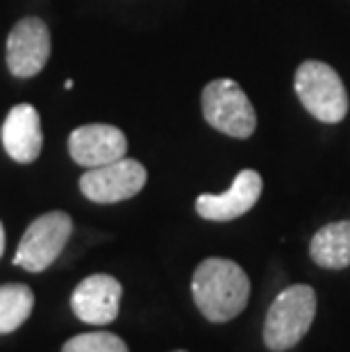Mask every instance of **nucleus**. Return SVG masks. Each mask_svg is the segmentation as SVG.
Listing matches in <instances>:
<instances>
[{"mask_svg": "<svg viewBox=\"0 0 350 352\" xmlns=\"http://www.w3.org/2000/svg\"><path fill=\"white\" fill-rule=\"evenodd\" d=\"M3 146L5 153L19 164H30L41 155L43 132L36 107L28 102L14 104L3 123Z\"/></svg>", "mask_w": 350, "mask_h": 352, "instance_id": "nucleus-11", "label": "nucleus"}, {"mask_svg": "<svg viewBox=\"0 0 350 352\" xmlns=\"http://www.w3.org/2000/svg\"><path fill=\"white\" fill-rule=\"evenodd\" d=\"M173 352H187V350H173Z\"/></svg>", "mask_w": 350, "mask_h": 352, "instance_id": "nucleus-16", "label": "nucleus"}, {"mask_svg": "<svg viewBox=\"0 0 350 352\" xmlns=\"http://www.w3.org/2000/svg\"><path fill=\"white\" fill-rule=\"evenodd\" d=\"M191 294L198 311L210 323H228L248 305L250 280L237 261L210 257L193 271Z\"/></svg>", "mask_w": 350, "mask_h": 352, "instance_id": "nucleus-1", "label": "nucleus"}, {"mask_svg": "<svg viewBox=\"0 0 350 352\" xmlns=\"http://www.w3.org/2000/svg\"><path fill=\"white\" fill-rule=\"evenodd\" d=\"M69 153L80 166L96 168L125 157L128 137L118 127L107 123L80 125L69 137Z\"/></svg>", "mask_w": 350, "mask_h": 352, "instance_id": "nucleus-10", "label": "nucleus"}, {"mask_svg": "<svg viewBox=\"0 0 350 352\" xmlns=\"http://www.w3.org/2000/svg\"><path fill=\"white\" fill-rule=\"evenodd\" d=\"M3 252H5V228L0 223V257H3Z\"/></svg>", "mask_w": 350, "mask_h": 352, "instance_id": "nucleus-15", "label": "nucleus"}, {"mask_svg": "<svg viewBox=\"0 0 350 352\" xmlns=\"http://www.w3.org/2000/svg\"><path fill=\"white\" fill-rule=\"evenodd\" d=\"M50 57V30L41 19H21L7 36V66L12 76L32 78Z\"/></svg>", "mask_w": 350, "mask_h": 352, "instance_id": "nucleus-7", "label": "nucleus"}, {"mask_svg": "<svg viewBox=\"0 0 350 352\" xmlns=\"http://www.w3.org/2000/svg\"><path fill=\"white\" fill-rule=\"evenodd\" d=\"M309 257L325 271H344L350 266V221L327 223L311 236Z\"/></svg>", "mask_w": 350, "mask_h": 352, "instance_id": "nucleus-12", "label": "nucleus"}, {"mask_svg": "<svg viewBox=\"0 0 350 352\" xmlns=\"http://www.w3.org/2000/svg\"><path fill=\"white\" fill-rule=\"evenodd\" d=\"M123 287L116 277L96 273L85 277L71 296V307L82 323L109 325L118 316Z\"/></svg>", "mask_w": 350, "mask_h": 352, "instance_id": "nucleus-8", "label": "nucleus"}, {"mask_svg": "<svg viewBox=\"0 0 350 352\" xmlns=\"http://www.w3.org/2000/svg\"><path fill=\"white\" fill-rule=\"evenodd\" d=\"M203 116L214 130L232 139H248L257 127V114L234 80H214L203 89Z\"/></svg>", "mask_w": 350, "mask_h": 352, "instance_id": "nucleus-4", "label": "nucleus"}, {"mask_svg": "<svg viewBox=\"0 0 350 352\" xmlns=\"http://www.w3.org/2000/svg\"><path fill=\"white\" fill-rule=\"evenodd\" d=\"M62 352H130L128 343L111 332L78 334L64 343Z\"/></svg>", "mask_w": 350, "mask_h": 352, "instance_id": "nucleus-14", "label": "nucleus"}, {"mask_svg": "<svg viewBox=\"0 0 350 352\" xmlns=\"http://www.w3.org/2000/svg\"><path fill=\"white\" fill-rule=\"evenodd\" d=\"M73 234V221L64 212H48L30 223L21 239L14 264L30 273H43L62 254L66 241Z\"/></svg>", "mask_w": 350, "mask_h": 352, "instance_id": "nucleus-5", "label": "nucleus"}, {"mask_svg": "<svg viewBox=\"0 0 350 352\" xmlns=\"http://www.w3.org/2000/svg\"><path fill=\"white\" fill-rule=\"evenodd\" d=\"M294 89L298 100L321 123H339L348 114V94L339 73L330 64L307 59L298 66Z\"/></svg>", "mask_w": 350, "mask_h": 352, "instance_id": "nucleus-3", "label": "nucleus"}, {"mask_svg": "<svg viewBox=\"0 0 350 352\" xmlns=\"http://www.w3.org/2000/svg\"><path fill=\"white\" fill-rule=\"evenodd\" d=\"M34 309V294L28 284L0 287V334H10L25 323Z\"/></svg>", "mask_w": 350, "mask_h": 352, "instance_id": "nucleus-13", "label": "nucleus"}, {"mask_svg": "<svg viewBox=\"0 0 350 352\" xmlns=\"http://www.w3.org/2000/svg\"><path fill=\"white\" fill-rule=\"evenodd\" d=\"M262 175L245 168L234 177L232 186L226 193H203L196 198V212L205 221L228 223L248 214L262 196Z\"/></svg>", "mask_w": 350, "mask_h": 352, "instance_id": "nucleus-9", "label": "nucleus"}, {"mask_svg": "<svg viewBox=\"0 0 350 352\" xmlns=\"http://www.w3.org/2000/svg\"><path fill=\"white\" fill-rule=\"evenodd\" d=\"M316 318V291L309 284H294L280 291L264 318L262 339L271 352L296 348Z\"/></svg>", "mask_w": 350, "mask_h": 352, "instance_id": "nucleus-2", "label": "nucleus"}, {"mask_svg": "<svg viewBox=\"0 0 350 352\" xmlns=\"http://www.w3.org/2000/svg\"><path fill=\"white\" fill-rule=\"evenodd\" d=\"M148 173L144 164L130 157H121L116 162L89 168L80 177L82 196L98 205H114L128 198H135L146 186Z\"/></svg>", "mask_w": 350, "mask_h": 352, "instance_id": "nucleus-6", "label": "nucleus"}]
</instances>
